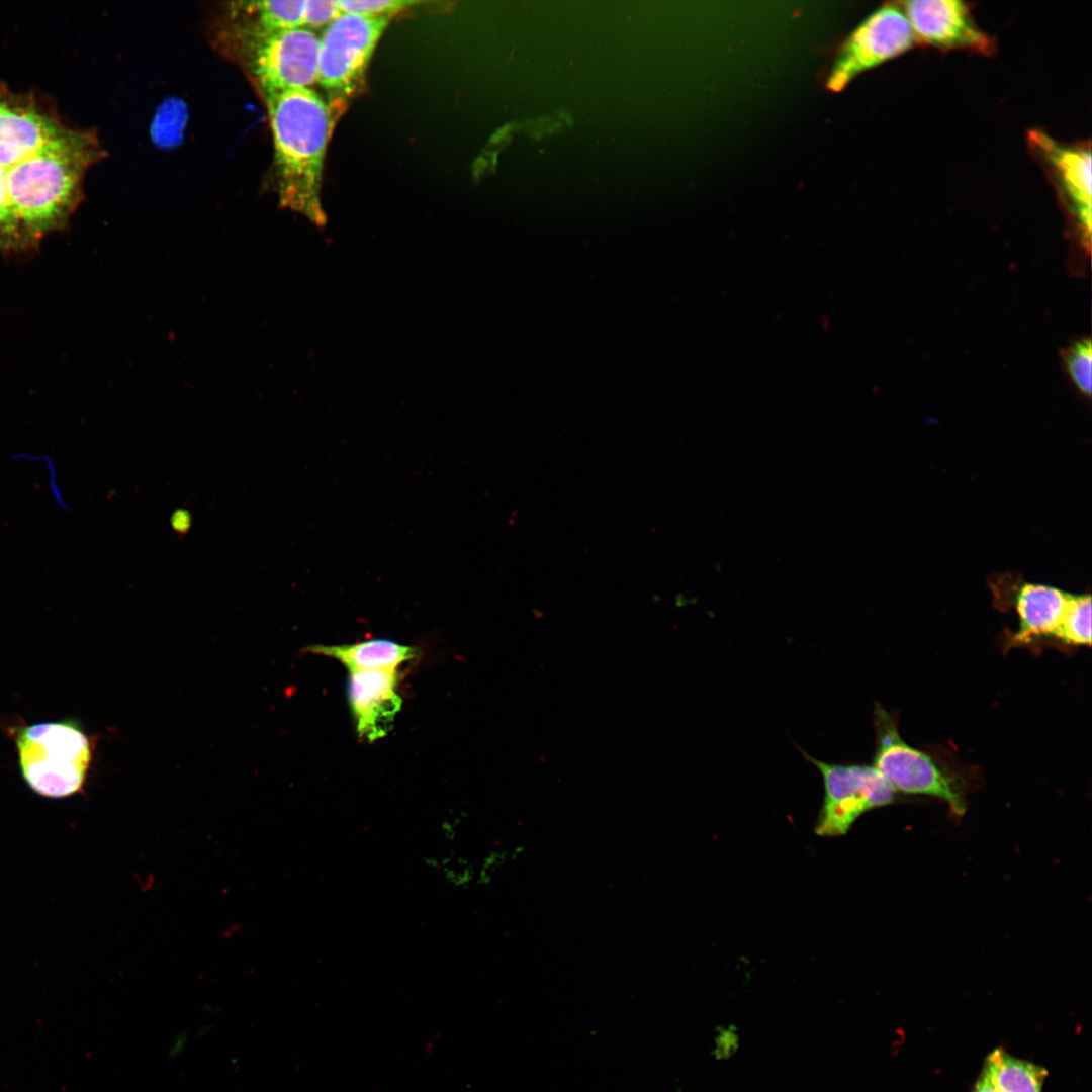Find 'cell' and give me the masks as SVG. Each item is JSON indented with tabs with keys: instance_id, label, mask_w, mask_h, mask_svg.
<instances>
[{
	"instance_id": "cell-1",
	"label": "cell",
	"mask_w": 1092,
	"mask_h": 1092,
	"mask_svg": "<svg viewBox=\"0 0 1092 1092\" xmlns=\"http://www.w3.org/2000/svg\"><path fill=\"white\" fill-rule=\"evenodd\" d=\"M103 154L93 132L0 86V247L31 243L63 225L87 170Z\"/></svg>"
},
{
	"instance_id": "cell-2",
	"label": "cell",
	"mask_w": 1092,
	"mask_h": 1092,
	"mask_svg": "<svg viewBox=\"0 0 1092 1092\" xmlns=\"http://www.w3.org/2000/svg\"><path fill=\"white\" fill-rule=\"evenodd\" d=\"M274 143L276 192L283 207L324 221V159L334 111L310 88L263 95Z\"/></svg>"
},
{
	"instance_id": "cell-3",
	"label": "cell",
	"mask_w": 1092,
	"mask_h": 1092,
	"mask_svg": "<svg viewBox=\"0 0 1092 1092\" xmlns=\"http://www.w3.org/2000/svg\"><path fill=\"white\" fill-rule=\"evenodd\" d=\"M18 766L35 794L52 799L83 791L92 760V744L79 721L63 719L15 730Z\"/></svg>"
},
{
	"instance_id": "cell-4",
	"label": "cell",
	"mask_w": 1092,
	"mask_h": 1092,
	"mask_svg": "<svg viewBox=\"0 0 1092 1092\" xmlns=\"http://www.w3.org/2000/svg\"><path fill=\"white\" fill-rule=\"evenodd\" d=\"M230 32L237 58L263 95L317 82L320 37L314 31H265L247 20Z\"/></svg>"
},
{
	"instance_id": "cell-5",
	"label": "cell",
	"mask_w": 1092,
	"mask_h": 1092,
	"mask_svg": "<svg viewBox=\"0 0 1092 1092\" xmlns=\"http://www.w3.org/2000/svg\"><path fill=\"white\" fill-rule=\"evenodd\" d=\"M876 752L873 767L897 792L934 796L945 801L957 814L965 811V801L956 780L928 754L906 743L889 713L875 709Z\"/></svg>"
},
{
	"instance_id": "cell-6",
	"label": "cell",
	"mask_w": 1092,
	"mask_h": 1092,
	"mask_svg": "<svg viewBox=\"0 0 1092 1092\" xmlns=\"http://www.w3.org/2000/svg\"><path fill=\"white\" fill-rule=\"evenodd\" d=\"M388 16L341 13L320 37L317 82L342 99L363 84L366 68L386 28Z\"/></svg>"
},
{
	"instance_id": "cell-7",
	"label": "cell",
	"mask_w": 1092,
	"mask_h": 1092,
	"mask_svg": "<svg viewBox=\"0 0 1092 1092\" xmlns=\"http://www.w3.org/2000/svg\"><path fill=\"white\" fill-rule=\"evenodd\" d=\"M803 754L823 779L824 801L816 825L819 835L846 833L857 817L890 804L895 797L896 791L873 766L827 763Z\"/></svg>"
},
{
	"instance_id": "cell-8",
	"label": "cell",
	"mask_w": 1092,
	"mask_h": 1092,
	"mask_svg": "<svg viewBox=\"0 0 1092 1092\" xmlns=\"http://www.w3.org/2000/svg\"><path fill=\"white\" fill-rule=\"evenodd\" d=\"M915 44L902 9L886 4L872 13L843 44L828 79V88L842 89L857 74L895 58Z\"/></svg>"
},
{
	"instance_id": "cell-9",
	"label": "cell",
	"mask_w": 1092,
	"mask_h": 1092,
	"mask_svg": "<svg viewBox=\"0 0 1092 1092\" xmlns=\"http://www.w3.org/2000/svg\"><path fill=\"white\" fill-rule=\"evenodd\" d=\"M915 43L938 50L990 55L994 39L975 21L970 6L958 0H911L902 3Z\"/></svg>"
},
{
	"instance_id": "cell-10",
	"label": "cell",
	"mask_w": 1092,
	"mask_h": 1092,
	"mask_svg": "<svg viewBox=\"0 0 1092 1092\" xmlns=\"http://www.w3.org/2000/svg\"><path fill=\"white\" fill-rule=\"evenodd\" d=\"M1029 141L1042 156L1068 201L1085 245H1090L1092 218L1091 150L1089 146L1065 145L1046 133L1029 132Z\"/></svg>"
},
{
	"instance_id": "cell-11",
	"label": "cell",
	"mask_w": 1092,
	"mask_h": 1092,
	"mask_svg": "<svg viewBox=\"0 0 1092 1092\" xmlns=\"http://www.w3.org/2000/svg\"><path fill=\"white\" fill-rule=\"evenodd\" d=\"M396 684V669L349 672L348 700L360 737L374 741L387 735L402 706Z\"/></svg>"
},
{
	"instance_id": "cell-12",
	"label": "cell",
	"mask_w": 1092,
	"mask_h": 1092,
	"mask_svg": "<svg viewBox=\"0 0 1092 1092\" xmlns=\"http://www.w3.org/2000/svg\"><path fill=\"white\" fill-rule=\"evenodd\" d=\"M1071 595L1050 585L1024 583L1014 597L1019 617L1018 640L1056 636Z\"/></svg>"
},
{
	"instance_id": "cell-13",
	"label": "cell",
	"mask_w": 1092,
	"mask_h": 1092,
	"mask_svg": "<svg viewBox=\"0 0 1092 1092\" xmlns=\"http://www.w3.org/2000/svg\"><path fill=\"white\" fill-rule=\"evenodd\" d=\"M308 650L333 657L350 671L396 669L416 656V650L390 640L374 639L344 645H313Z\"/></svg>"
},
{
	"instance_id": "cell-14",
	"label": "cell",
	"mask_w": 1092,
	"mask_h": 1092,
	"mask_svg": "<svg viewBox=\"0 0 1092 1092\" xmlns=\"http://www.w3.org/2000/svg\"><path fill=\"white\" fill-rule=\"evenodd\" d=\"M998 1092H1042L1048 1071L1032 1062L1018 1059L1004 1049H995L983 1066Z\"/></svg>"
},
{
	"instance_id": "cell-15",
	"label": "cell",
	"mask_w": 1092,
	"mask_h": 1092,
	"mask_svg": "<svg viewBox=\"0 0 1092 1092\" xmlns=\"http://www.w3.org/2000/svg\"><path fill=\"white\" fill-rule=\"evenodd\" d=\"M304 3L302 0L241 2V9L253 20L247 19L265 31H282L303 27Z\"/></svg>"
},
{
	"instance_id": "cell-16",
	"label": "cell",
	"mask_w": 1092,
	"mask_h": 1092,
	"mask_svg": "<svg viewBox=\"0 0 1092 1092\" xmlns=\"http://www.w3.org/2000/svg\"><path fill=\"white\" fill-rule=\"evenodd\" d=\"M1070 644H1091V597H1070L1060 628L1055 636Z\"/></svg>"
},
{
	"instance_id": "cell-17",
	"label": "cell",
	"mask_w": 1092,
	"mask_h": 1092,
	"mask_svg": "<svg viewBox=\"0 0 1092 1092\" xmlns=\"http://www.w3.org/2000/svg\"><path fill=\"white\" fill-rule=\"evenodd\" d=\"M423 861L427 869L439 872L443 880L455 889L464 890L475 884L476 864L467 856L448 852L426 856Z\"/></svg>"
},
{
	"instance_id": "cell-18",
	"label": "cell",
	"mask_w": 1092,
	"mask_h": 1092,
	"mask_svg": "<svg viewBox=\"0 0 1092 1092\" xmlns=\"http://www.w3.org/2000/svg\"><path fill=\"white\" fill-rule=\"evenodd\" d=\"M186 120L185 105L179 100L170 99L156 113L152 126V136L160 146L176 145L182 138Z\"/></svg>"
},
{
	"instance_id": "cell-19",
	"label": "cell",
	"mask_w": 1092,
	"mask_h": 1092,
	"mask_svg": "<svg viewBox=\"0 0 1092 1092\" xmlns=\"http://www.w3.org/2000/svg\"><path fill=\"white\" fill-rule=\"evenodd\" d=\"M1068 376L1074 386L1089 397L1092 388V346L1088 338L1076 341L1064 356Z\"/></svg>"
},
{
	"instance_id": "cell-20",
	"label": "cell",
	"mask_w": 1092,
	"mask_h": 1092,
	"mask_svg": "<svg viewBox=\"0 0 1092 1092\" xmlns=\"http://www.w3.org/2000/svg\"><path fill=\"white\" fill-rule=\"evenodd\" d=\"M523 851L524 848L520 845L488 849L476 864L475 884L480 887L491 885L508 864L517 860Z\"/></svg>"
},
{
	"instance_id": "cell-21",
	"label": "cell",
	"mask_w": 1092,
	"mask_h": 1092,
	"mask_svg": "<svg viewBox=\"0 0 1092 1092\" xmlns=\"http://www.w3.org/2000/svg\"><path fill=\"white\" fill-rule=\"evenodd\" d=\"M415 3L416 2L414 1L403 0L337 1L338 7L342 13L366 17H389L392 13Z\"/></svg>"
},
{
	"instance_id": "cell-22",
	"label": "cell",
	"mask_w": 1092,
	"mask_h": 1092,
	"mask_svg": "<svg viewBox=\"0 0 1092 1092\" xmlns=\"http://www.w3.org/2000/svg\"><path fill=\"white\" fill-rule=\"evenodd\" d=\"M341 13L337 1L306 0L304 3L303 27L311 31L325 29Z\"/></svg>"
},
{
	"instance_id": "cell-23",
	"label": "cell",
	"mask_w": 1092,
	"mask_h": 1092,
	"mask_svg": "<svg viewBox=\"0 0 1092 1092\" xmlns=\"http://www.w3.org/2000/svg\"><path fill=\"white\" fill-rule=\"evenodd\" d=\"M740 1034L734 1024H725L716 1027L712 1039V1056L715 1060L726 1061L732 1058L738 1051Z\"/></svg>"
},
{
	"instance_id": "cell-24",
	"label": "cell",
	"mask_w": 1092,
	"mask_h": 1092,
	"mask_svg": "<svg viewBox=\"0 0 1092 1092\" xmlns=\"http://www.w3.org/2000/svg\"><path fill=\"white\" fill-rule=\"evenodd\" d=\"M191 517L188 511L179 509L171 517V525L178 533H186L190 527Z\"/></svg>"
},
{
	"instance_id": "cell-25",
	"label": "cell",
	"mask_w": 1092,
	"mask_h": 1092,
	"mask_svg": "<svg viewBox=\"0 0 1092 1092\" xmlns=\"http://www.w3.org/2000/svg\"><path fill=\"white\" fill-rule=\"evenodd\" d=\"M459 820H445L440 825V835L447 842H453L459 832Z\"/></svg>"
},
{
	"instance_id": "cell-26",
	"label": "cell",
	"mask_w": 1092,
	"mask_h": 1092,
	"mask_svg": "<svg viewBox=\"0 0 1092 1092\" xmlns=\"http://www.w3.org/2000/svg\"><path fill=\"white\" fill-rule=\"evenodd\" d=\"M971 1092H998L984 1067Z\"/></svg>"
}]
</instances>
